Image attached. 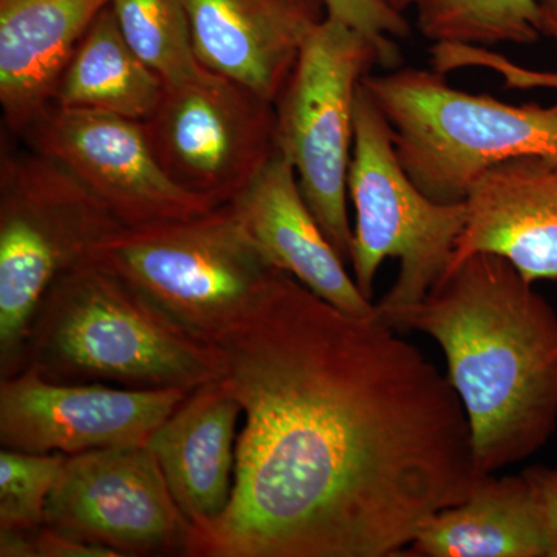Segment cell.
Instances as JSON below:
<instances>
[{
    "mask_svg": "<svg viewBox=\"0 0 557 557\" xmlns=\"http://www.w3.org/2000/svg\"><path fill=\"white\" fill-rule=\"evenodd\" d=\"M123 228L57 161L28 149L0 160V379L24 369L33 319L53 282Z\"/></svg>",
    "mask_w": 557,
    "mask_h": 557,
    "instance_id": "cell-6",
    "label": "cell"
},
{
    "mask_svg": "<svg viewBox=\"0 0 557 557\" xmlns=\"http://www.w3.org/2000/svg\"><path fill=\"white\" fill-rule=\"evenodd\" d=\"M25 368L54 383L135 391H194L222 379L214 347L180 333L89 260L61 274L40 302Z\"/></svg>",
    "mask_w": 557,
    "mask_h": 557,
    "instance_id": "cell-3",
    "label": "cell"
},
{
    "mask_svg": "<svg viewBox=\"0 0 557 557\" xmlns=\"http://www.w3.org/2000/svg\"><path fill=\"white\" fill-rule=\"evenodd\" d=\"M534 3L542 36H547L557 44V0H534Z\"/></svg>",
    "mask_w": 557,
    "mask_h": 557,
    "instance_id": "cell-27",
    "label": "cell"
},
{
    "mask_svg": "<svg viewBox=\"0 0 557 557\" xmlns=\"http://www.w3.org/2000/svg\"><path fill=\"white\" fill-rule=\"evenodd\" d=\"M242 406L222 379L189 392L148 442L172 496L190 525L228 508Z\"/></svg>",
    "mask_w": 557,
    "mask_h": 557,
    "instance_id": "cell-16",
    "label": "cell"
},
{
    "mask_svg": "<svg viewBox=\"0 0 557 557\" xmlns=\"http://www.w3.org/2000/svg\"><path fill=\"white\" fill-rule=\"evenodd\" d=\"M231 205L276 269L348 314H379L325 237L284 157L277 153Z\"/></svg>",
    "mask_w": 557,
    "mask_h": 557,
    "instance_id": "cell-15",
    "label": "cell"
},
{
    "mask_svg": "<svg viewBox=\"0 0 557 557\" xmlns=\"http://www.w3.org/2000/svg\"><path fill=\"white\" fill-rule=\"evenodd\" d=\"M194 49L203 67L274 102L311 33L327 17L325 0H185Z\"/></svg>",
    "mask_w": 557,
    "mask_h": 557,
    "instance_id": "cell-14",
    "label": "cell"
},
{
    "mask_svg": "<svg viewBox=\"0 0 557 557\" xmlns=\"http://www.w3.org/2000/svg\"><path fill=\"white\" fill-rule=\"evenodd\" d=\"M435 64L443 73L463 69L491 70L500 76L507 90H557V72L522 67L486 47L457 42L440 44L435 50Z\"/></svg>",
    "mask_w": 557,
    "mask_h": 557,
    "instance_id": "cell-23",
    "label": "cell"
},
{
    "mask_svg": "<svg viewBox=\"0 0 557 557\" xmlns=\"http://www.w3.org/2000/svg\"><path fill=\"white\" fill-rule=\"evenodd\" d=\"M189 392L54 383L25 368L0 379V445L69 457L148 445Z\"/></svg>",
    "mask_w": 557,
    "mask_h": 557,
    "instance_id": "cell-12",
    "label": "cell"
},
{
    "mask_svg": "<svg viewBox=\"0 0 557 557\" xmlns=\"http://www.w3.org/2000/svg\"><path fill=\"white\" fill-rule=\"evenodd\" d=\"M20 137L72 172L121 226L188 219L215 208L172 182L139 121L50 104Z\"/></svg>",
    "mask_w": 557,
    "mask_h": 557,
    "instance_id": "cell-11",
    "label": "cell"
},
{
    "mask_svg": "<svg viewBox=\"0 0 557 557\" xmlns=\"http://www.w3.org/2000/svg\"><path fill=\"white\" fill-rule=\"evenodd\" d=\"M87 260L208 347L248 317L282 271L231 203L194 218L123 226L98 242Z\"/></svg>",
    "mask_w": 557,
    "mask_h": 557,
    "instance_id": "cell-4",
    "label": "cell"
},
{
    "mask_svg": "<svg viewBox=\"0 0 557 557\" xmlns=\"http://www.w3.org/2000/svg\"><path fill=\"white\" fill-rule=\"evenodd\" d=\"M46 525L123 556H186L190 522L148 445L70 456Z\"/></svg>",
    "mask_w": 557,
    "mask_h": 557,
    "instance_id": "cell-10",
    "label": "cell"
},
{
    "mask_svg": "<svg viewBox=\"0 0 557 557\" xmlns=\"http://www.w3.org/2000/svg\"><path fill=\"white\" fill-rule=\"evenodd\" d=\"M384 322L442 348L480 474L527 460L555 435L557 313L507 259L469 256Z\"/></svg>",
    "mask_w": 557,
    "mask_h": 557,
    "instance_id": "cell-2",
    "label": "cell"
},
{
    "mask_svg": "<svg viewBox=\"0 0 557 557\" xmlns=\"http://www.w3.org/2000/svg\"><path fill=\"white\" fill-rule=\"evenodd\" d=\"M240 403L228 508L188 557H395L482 474L448 375L289 274L214 346Z\"/></svg>",
    "mask_w": 557,
    "mask_h": 557,
    "instance_id": "cell-1",
    "label": "cell"
},
{
    "mask_svg": "<svg viewBox=\"0 0 557 557\" xmlns=\"http://www.w3.org/2000/svg\"><path fill=\"white\" fill-rule=\"evenodd\" d=\"M164 87V81L131 49L108 5L73 50L51 104L145 123L160 104Z\"/></svg>",
    "mask_w": 557,
    "mask_h": 557,
    "instance_id": "cell-19",
    "label": "cell"
},
{
    "mask_svg": "<svg viewBox=\"0 0 557 557\" xmlns=\"http://www.w3.org/2000/svg\"><path fill=\"white\" fill-rule=\"evenodd\" d=\"M364 79V78H362ZM355 209L351 276L372 300L373 282L386 259H397V281L376 311L383 321L421 302L449 270L467 222L463 203H438L417 188L399 163L386 119L359 84L354 149L347 177Z\"/></svg>",
    "mask_w": 557,
    "mask_h": 557,
    "instance_id": "cell-7",
    "label": "cell"
},
{
    "mask_svg": "<svg viewBox=\"0 0 557 557\" xmlns=\"http://www.w3.org/2000/svg\"><path fill=\"white\" fill-rule=\"evenodd\" d=\"M329 16L346 22L364 33L386 51L392 64H397L399 50L394 39L408 38L410 24L406 16L386 9L376 0H325Z\"/></svg>",
    "mask_w": 557,
    "mask_h": 557,
    "instance_id": "cell-24",
    "label": "cell"
},
{
    "mask_svg": "<svg viewBox=\"0 0 557 557\" xmlns=\"http://www.w3.org/2000/svg\"><path fill=\"white\" fill-rule=\"evenodd\" d=\"M362 86L391 127L403 170L438 203H463L480 177L505 161L557 157V101L511 104L416 67L369 73Z\"/></svg>",
    "mask_w": 557,
    "mask_h": 557,
    "instance_id": "cell-5",
    "label": "cell"
},
{
    "mask_svg": "<svg viewBox=\"0 0 557 557\" xmlns=\"http://www.w3.org/2000/svg\"><path fill=\"white\" fill-rule=\"evenodd\" d=\"M376 2H380L381 5L386 7V9L405 16L406 11H409L412 7L417 5L418 0H376Z\"/></svg>",
    "mask_w": 557,
    "mask_h": 557,
    "instance_id": "cell-28",
    "label": "cell"
},
{
    "mask_svg": "<svg viewBox=\"0 0 557 557\" xmlns=\"http://www.w3.org/2000/svg\"><path fill=\"white\" fill-rule=\"evenodd\" d=\"M418 32L432 44L491 49L531 46L542 38L534 0H418Z\"/></svg>",
    "mask_w": 557,
    "mask_h": 557,
    "instance_id": "cell-20",
    "label": "cell"
},
{
    "mask_svg": "<svg viewBox=\"0 0 557 557\" xmlns=\"http://www.w3.org/2000/svg\"><path fill=\"white\" fill-rule=\"evenodd\" d=\"M67 457L0 450V530L35 531L46 525L47 504Z\"/></svg>",
    "mask_w": 557,
    "mask_h": 557,
    "instance_id": "cell-22",
    "label": "cell"
},
{
    "mask_svg": "<svg viewBox=\"0 0 557 557\" xmlns=\"http://www.w3.org/2000/svg\"><path fill=\"white\" fill-rule=\"evenodd\" d=\"M28 537L32 557H120L115 552L65 536L47 525L28 531Z\"/></svg>",
    "mask_w": 557,
    "mask_h": 557,
    "instance_id": "cell-26",
    "label": "cell"
},
{
    "mask_svg": "<svg viewBox=\"0 0 557 557\" xmlns=\"http://www.w3.org/2000/svg\"><path fill=\"white\" fill-rule=\"evenodd\" d=\"M522 472L536 500L547 539V557H557V468L537 465L525 468Z\"/></svg>",
    "mask_w": 557,
    "mask_h": 557,
    "instance_id": "cell-25",
    "label": "cell"
},
{
    "mask_svg": "<svg viewBox=\"0 0 557 557\" xmlns=\"http://www.w3.org/2000/svg\"><path fill=\"white\" fill-rule=\"evenodd\" d=\"M143 126L172 182L214 207L233 203L277 156L274 102L207 67L164 87Z\"/></svg>",
    "mask_w": 557,
    "mask_h": 557,
    "instance_id": "cell-9",
    "label": "cell"
},
{
    "mask_svg": "<svg viewBox=\"0 0 557 557\" xmlns=\"http://www.w3.org/2000/svg\"><path fill=\"white\" fill-rule=\"evenodd\" d=\"M120 30L131 49L166 86L203 69L194 49L185 0H112Z\"/></svg>",
    "mask_w": 557,
    "mask_h": 557,
    "instance_id": "cell-21",
    "label": "cell"
},
{
    "mask_svg": "<svg viewBox=\"0 0 557 557\" xmlns=\"http://www.w3.org/2000/svg\"><path fill=\"white\" fill-rule=\"evenodd\" d=\"M406 556L547 557V539L523 472L483 475L469 496L429 518Z\"/></svg>",
    "mask_w": 557,
    "mask_h": 557,
    "instance_id": "cell-18",
    "label": "cell"
},
{
    "mask_svg": "<svg viewBox=\"0 0 557 557\" xmlns=\"http://www.w3.org/2000/svg\"><path fill=\"white\" fill-rule=\"evenodd\" d=\"M112 0H0V108L21 135L51 104L84 33Z\"/></svg>",
    "mask_w": 557,
    "mask_h": 557,
    "instance_id": "cell-17",
    "label": "cell"
},
{
    "mask_svg": "<svg viewBox=\"0 0 557 557\" xmlns=\"http://www.w3.org/2000/svg\"><path fill=\"white\" fill-rule=\"evenodd\" d=\"M375 65L394 67L379 44L327 14L274 101L277 153L292 164L304 199L347 267L354 242L347 177L355 101L359 84Z\"/></svg>",
    "mask_w": 557,
    "mask_h": 557,
    "instance_id": "cell-8",
    "label": "cell"
},
{
    "mask_svg": "<svg viewBox=\"0 0 557 557\" xmlns=\"http://www.w3.org/2000/svg\"><path fill=\"white\" fill-rule=\"evenodd\" d=\"M465 207L467 222L449 270L469 256L491 252L531 284L557 282V157L498 164L472 186Z\"/></svg>",
    "mask_w": 557,
    "mask_h": 557,
    "instance_id": "cell-13",
    "label": "cell"
}]
</instances>
